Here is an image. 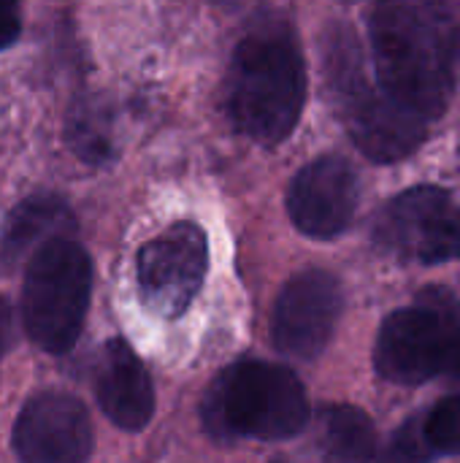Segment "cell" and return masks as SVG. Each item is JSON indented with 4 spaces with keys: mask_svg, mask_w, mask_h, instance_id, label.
<instances>
[{
    "mask_svg": "<svg viewBox=\"0 0 460 463\" xmlns=\"http://www.w3.org/2000/svg\"><path fill=\"white\" fill-rule=\"evenodd\" d=\"M380 90L404 111L437 122L453 95L455 30L442 0H380L369 16Z\"/></svg>",
    "mask_w": 460,
    "mask_h": 463,
    "instance_id": "1",
    "label": "cell"
},
{
    "mask_svg": "<svg viewBox=\"0 0 460 463\" xmlns=\"http://www.w3.org/2000/svg\"><path fill=\"white\" fill-rule=\"evenodd\" d=\"M306 103V65L293 30L282 22L252 27L236 46L228 76V111L258 144H282Z\"/></svg>",
    "mask_w": 460,
    "mask_h": 463,
    "instance_id": "2",
    "label": "cell"
},
{
    "mask_svg": "<svg viewBox=\"0 0 460 463\" xmlns=\"http://www.w3.org/2000/svg\"><path fill=\"white\" fill-rule=\"evenodd\" d=\"M201 418L214 439L282 442L309 423V399L301 380L277 364L239 361L220 372L206 391Z\"/></svg>",
    "mask_w": 460,
    "mask_h": 463,
    "instance_id": "3",
    "label": "cell"
},
{
    "mask_svg": "<svg viewBox=\"0 0 460 463\" xmlns=\"http://www.w3.org/2000/svg\"><path fill=\"white\" fill-rule=\"evenodd\" d=\"M325 79L352 141L366 157L393 163L412 155L426 141L428 125L396 106L380 84L366 76V60L347 27L328 33Z\"/></svg>",
    "mask_w": 460,
    "mask_h": 463,
    "instance_id": "4",
    "label": "cell"
},
{
    "mask_svg": "<svg viewBox=\"0 0 460 463\" xmlns=\"http://www.w3.org/2000/svg\"><path fill=\"white\" fill-rule=\"evenodd\" d=\"M377 374L396 385H423L460 377V304L442 288L423 290L380 328Z\"/></svg>",
    "mask_w": 460,
    "mask_h": 463,
    "instance_id": "5",
    "label": "cell"
},
{
    "mask_svg": "<svg viewBox=\"0 0 460 463\" xmlns=\"http://www.w3.org/2000/svg\"><path fill=\"white\" fill-rule=\"evenodd\" d=\"M92 298V263L81 244L68 236L43 241L27 266L22 290V320L30 342L43 353H68Z\"/></svg>",
    "mask_w": 460,
    "mask_h": 463,
    "instance_id": "6",
    "label": "cell"
},
{
    "mask_svg": "<svg viewBox=\"0 0 460 463\" xmlns=\"http://www.w3.org/2000/svg\"><path fill=\"white\" fill-rule=\"evenodd\" d=\"M374 241L404 263L460 260V201L434 184L404 190L380 212Z\"/></svg>",
    "mask_w": 460,
    "mask_h": 463,
    "instance_id": "7",
    "label": "cell"
},
{
    "mask_svg": "<svg viewBox=\"0 0 460 463\" xmlns=\"http://www.w3.org/2000/svg\"><path fill=\"white\" fill-rule=\"evenodd\" d=\"M209 269V241L201 225L174 222L136 258L141 301L160 317H182L203 288Z\"/></svg>",
    "mask_w": 460,
    "mask_h": 463,
    "instance_id": "8",
    "label": "cell"
},
{
    "mask_svg": "<svg viewBox=\"0 0 460 463\" xmlns=\"http://www.w3.org/2000/svg\"><path fill=\"white\" fill-rule=\"evenodd\" d=\"M344 296L333 274L306 269L279 293L271 320V336L279 353L312 361L333 339Z\"/></svg>",
    "mask_w": 460,
    "mask_h": 463,
    "instance_id": "9",
    "label": "cell"
},
{
    "mask_svg": "<svg viewBox=\"0 0 460 463\" xmlns=\"http://www.w3.org/2000/svg\"><path fill=\"white\" fill-rule=\"evenodd\" d=\"M95 434L84 404L60 391L33 396L14 423V450L27 463L87 461Z\"/></svg>",
    "mask_w": 460,
    "mask_h": 463,
    "instance_id": "10",
    "label": "cell"
},
{
    "mask_svg": "<svg viewBox=\"0 0 460 463\" xmlns=\"http://www.w3.org/2000/svg\"><path fill=\"white\" fill-rule=\"evenodd\" d=\"M358 195L355 168L344 157L325 155L298 171L287 190V212L304 236L336 239L350 228Z\"/></svg>",
    "mask_w": 460,
    "mask_h": 463,
    "instance_id": "11",
    "label": "cell"
},
{
    "mask_svg": "<svg viewBox=\"0 0 460 463\" xmlns=\"http://www.w3.org/2000/svg\"><path fill=\"white\" fill-rule=\"evenodd\" d=\"M98 402L106 418L125 431H141L155 415L149 374L125 339H111L103 350L98 369Z\"/></svg>",
    "mask_w": 460,
    "mask_h": 463,
    "instance_id": "12",
    "label": "cell"
},
{
    "mask_svg": "<svg viewBox=\"0 0 460 463\" xmlns=\"http://www.w3.org/2000/svg\"><path fill=\"white\" fill-rule=\"evenodd\" d=\"M73 231V214L60 195L38 193L24 198L3 222L0 231V260L14 266L30 250H38L54 236H68Z\"/></svg>",
    "mask_w": 460,
    "mask_h": 463,
    "instance_id": "13",
    "label": "cell"
},
{
    "mask_svg": "<svg viewBox=\"0 0 460 463\" xmlns=\"http://www.w3.org/2000/svg\"><path fill=\"white\" fill-rule=\"evenodd\" d=\"M396 458L460 456V396L439 402L420 426H407L393 439Z\"/></svg>",
    "mask_w": 460,
    "mask_h": 463,
    "instance_id": "14",
    "label": "cell"
},
{
    "mask_svg": "<svg viewBox=\"0 0 460 463\" xmlns=\"http://www.w3.org/2000/svg\"><path fill=\"white\" fill-rule=\"evenodd\" d=\"M323 450L333 461H369L377 456V431L358 407L333 404L323 410Z\"/></svg>",
    "mask_w": 460,
    "mask_h": 463,
    "instance_id": "15",
    "label": "cell"
},
{
    "mask_svg": "<svg viewBox=\"0 0 460 463\" xmlns=\"http://www.w3.org/2000/svg\"><path fill=\"white\" fill-rule=\"evenodd\" d=\"M68 144L84 163H103L111 155V133L106 111L95 100H84L68 117Z\"/></svg>",
    "mask_w": 460,
    "mask_h": 463,
    "instance_id": "16",
    "label": "cell"
},
{
    "mask_svg": "<svg viewBox=\"0 0 460 463\" xmlns=\"http://www.w3.org/2000/svg\"><path fill=\"white\" fill-rule=\"evenodd\" d=\"M22 33V14L16 0H0V52L14 46Z\"/></svg>",
    "mask_w": 460,
    "mask_h": 463,
    "instance_id": "17",
    "label": "cell"
},
{
    "mask_svg": "<svg viewBox=\"0 0 460 463\" xmlns=\"http://www.w3.org/2000/svg\"><path fill=\"white\" fill-rule=\"evenodd\" d=\"M8 339H11V312H8V304L0 298V355L8 347Z\"/></svg>",
    "mask_w": 460,
    "mask_h": 463,
    "instance_id": "18",
    "label": "cell"
},
{
    "mask_svg": "<svg viewBox=\"0 0 460 463\" xmlns=\"http://www.w3.org/2000/svg\"><path fill=\"white\" fill-rule=\"evenodd\" d=\"M214 3H230V0H214Z\"/></svg>",
    "mask_w": 460,
    "mask_h": 463,
    "instance_id": "19",
    "label": "cell"
}]
</instances>
